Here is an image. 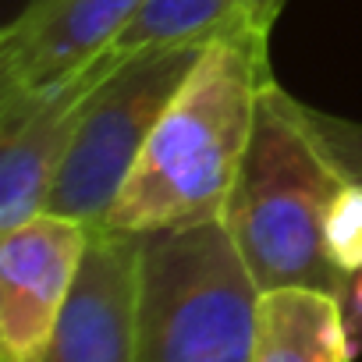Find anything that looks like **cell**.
I'll use <instances>...</instances> for the list:
<instances>
[{
  "mask_svg": "<svg viewBox=\"0 0 362 362\" xmlns=\"http://www.w3.org/2000/svg\"><path fill=\"white\" fill-rule=\"evenodd\" d=\"M270 33L203 47L196 68L160 114L103 228L149 235L221 217L245 160L263 86Z\"/></svg>",
  "mask_w": 362,
  "mask_h": 362,
  "instance_id": "cell-1",
  "label": "cell"
},
{
  "mask_svg": "<svg viewBox=\"0 0 362 362\" xmlns=\"http://www.w3.org/2000/svg\"><path fill=\"white\" fill-rule=\"evenodd\" d=\"M344 181L316 139L305 103L270 78L259 96L245 160L221 210L263 291L291 284L344 291L348 277L327 256V214Z\"/></svg>",
  "mask_w": 362,
  "mask_h": 362,
  "instance_id": "cell-2",
  "label": "cell"
},
{
  "mask_svg": "<svg viewBox=\"0 0 362 362\" xmlns=\"http://www.w3.org/2000/svg\"><path fill=\"white\" fill-rule=\"evenodd\" d=\"M259 298L221 217L142 235L139 362H252Z\"/></svg>",
  "mask_w": 362,
  "mask_h": 362,
  "instance_id": "cell-3",
  "label": "cell"
},
{
  "mask_svg": "<svg viewBox=\"0 0 362 362\" xmlns=\"http://www.w3.org/2000/svg\"><path fill=\"white\" fill-rule=\"evenodd\" d=\"M203 47H153L117 57L93 86L47 210L103 228L160 114L196 68Z\"/></svg>",
  "mask_w": 362,
  "mask_h": 362,
  "instance_id": "cell-4",
  "label": "cell"
},
{
  "mask_svg": "<svg viewBox=\"0 0 362 362\" xmlns=\"http://www.w3.org/2000/svg\"><path fill=\"white\" fill-rule=\"evenodd\" d=\"M93 231L96 228L50 210L4 231L0 238V362L43 358L75 288Z\"/></svg>",
  "mask_w": 362,
  "mask_h": 362,
  "instance_id": "cell-5",
  "label": "cell"
},
{
  "mask_svg": "<svg viewBox=\"0 0 362 362\" xmlns=\"http://www.w3.org/2000/svg\"><path fill=\"white\" fill-rule=\"evenodd\" d=\"M114 61V54H103L47 93L0 96V231H11L47 210L86 100Z\"/></svg>",
  "mask_w": 362,
  "mask_h": 362,
  "instance_id": "cell-6",
  "label": "cell"
},
{
  "mask_svg": "<svg viewBox=\"0 0 362 362\" xmlns=\"http://www.w3.org/2000/svg\"><path fill=\"white\" fill-rule=\"evenodd\" d=\"M142 235L96 228L40 362H139Z\"/></svg>",
  "mask_w": 362,
  "mask_h": 362,
  "instance_id": "cell-7",
  "label": "cell"
},
{
  "mask_svg": "<svg viewBox=\"0 0 362 362\" xmlns=\"http://www.w3.org/2000/svg\"><path fill=\"white\" fill-rule=\"evenodd\" d=\"M142 0H29L0 33V96L47 93L103 54Z\"/></svg>",
  "mask_w": 362,
  "mask_h": 362,
  "instance_id": "cell-8",
  "label": "cell"
},
{
  "mask_svg": "<svg viewBox=\"0 0 362 362\" xmlns=\"http://www.w3.org/2000/svg\"><path fill=\"white\" fill-rule=\"evenodd\" d=\"M288 0H142L114 40V57L153 47H210L245 33H270Z\"/></svg>",
  "mask_w": 362,
  "mask_h": 362,
  "instance_id": "cell-9",
  "label": "cell"
},
{
  "mask_svg": "<svg viewBox=\"0 0 362 362\" xmlns=\"http://www.w3.org/2000/svg\"><path fill=\"white\" fill-rule=\"evenodd\" d=\"M341 295L323 288H270L259 298L252 362H351Z\"/></svg>",
  "mask_w": 362,
  "mask_h": 362,
  "instance_id": "cell-10",
  "label": "cell"
},
{
  "mask_svg": "<svg viewBox=\"0 0 362 362\" xmlns=\"http://www.w3.org/2000/svg\"><path fill=\"white\" fill-rule=\"evenodd\" d=\"M327 256L351 277L362 270V181H344L327 214Z\"/></svg>",
  "mask_w": 362,
  "mask_h": 362,
  "instance_id": "cell-11",
  "label": "cell"
},
{
  "mask_svg": "<svg viewBox=\"0 0 362 362\" xmlns=\"http://www.w3.org/2000/svg\"><path fill=\"white\" fill-rule=\"evenodd\" d=\"M305 114H309L316 139L323 142L330 160L341 167V174L351 177V181H362V121L334 117V114L313 110V107H305Z\"/></svg>",
  "mask_w": 362,
  "mask_h": 362,
  "instance_id": "cell-12",
  "label": "cell"
},
{
  "mask_svg": "<svg viewBox=\"0 0 362 362\" xmlns=\"http://www.w3.org/2000/svg\"><path fill=\"white\" fill-rule=\"evenodd\" d=\"M341 313H344V327H348L351 348H355V355H362V270L351 274V277L344 281Z\"/></svg>",
  "mask_w": 362,
  "mask_h": 362,
  "instance_id": "cell-13",
  "label": "cell"
}]
</instances>
